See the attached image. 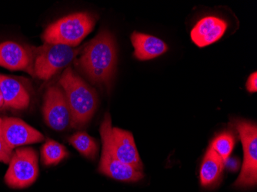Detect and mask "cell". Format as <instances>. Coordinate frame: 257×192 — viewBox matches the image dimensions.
<instances>
[{
  "mask_svg": "<svg viewBox=\"0 0 257 192\" xmlns=\"http://www.w3.org/2000/svg\"><path fill=\"white\" fill-rule=\"evenodd\" d=\"M76 65L89 80L109 88L117 63L115 39L108 30H102L93 40L82 47Z\"/></svg>",
  "mask_w": 257,
  "mask_h": 192,
  "instance_id": "obj_1",
  "label": "cell"
},
{
  "mask_svg": "<svg viewBox=\"0 0 257 192\" xmlns=\"http://www.w3.org/2000/svg\"><path fill=\"white\" fill-rule=\"evenodd\" d=\"M59 82L71 113V127L83 128L90 121L97 109L96 92L70 67L65 69Z\"/></svg>",
  "mask_w": 257,
  "mask_h": 192,
  "instance_id": "obj_2",
  "label": "cell"
},
{
  "mask_svg": "<svg viewBox=\"0 0 257 192\" xmlns=\"http://www.w3.org/2000/svg\"><path fill=\"white\" fill-rule=\"evenodd\" d=\"M96 20L89 13L66 16L50 24L44 30V43L63 44L76 48L94 29Z\"/></svg>",
  "mask_w": 257,
  "mask_h": 192,
  "instance_id": "obj_3",
  "label": "cell"
},
{
  "mask_svg": "<svg viewBox=\"0 0 257 192\" xmlns=\"http://www.w3.org/2000/svg\"><path fill=\"white\" fill-rule=\"evenodd\" d=\"M34 77L48 80L63 69H66L80 54L82 48L63 44L44 43L40 47L32 46Z\"/></svg>",
  "mask_w": 257,
  "mask_h": 192,
  "instance_id": "obj_4",
  "label": "cell"
},
{
  "mask_svg": "<svg viewBox=\"0 0 257 192\" xmlns=\"http://www.w3.org/2000/svg\"><path fill=\"white\" fill-rule=\"evenodd\" d=\"M232 125L239 133L243 148L242 169L234 186L236 187H253L257 182L256 125L245 120H233Z\"/></svg>",
  "mask_w": 257,
  "mask_h": 192,
  "instance_id": "obj_5",
  "label": "cell"
},
{
  "mask_svg": "<svg viewBox=\"0 0 257 192\" xmlns=\"http://www.w3.org/2000/svg\"><path fill=\"white\" fill-rule=\"evenodd\" d=\"M110 115L106 114L100 126L102 151L99 171L111 178L123 182H136L144 177V173L132 166L124 164L115 158L109 145V132L112 128Z\"/></svg>",
  "mask_w": 257,
  "mask_h": 192,
  "instance_id": "obj_6",
  "label": "cell"
},
{
  "mask_svg": "<svg viewBox=\"0 0 257 192\" xmlns=\"http://www.w3.org/2000/svg\"><path fill=\"white\" fill-rule=\"evenodd\" d=\"M39 175L38 154L32 148H17L9 162L5 182L12 188L28 187Z\"/></svg>",
  "mask_w": 257,
  "mask_h": 192,
  "instance_id": "obj_7",
  "label": "cell"
},
{
  "mask_svg": "<svg viewBox=\"0 0 257 192\" xmlns=\"http://www.w3.org/2000/svg\"><path fill=\"white\" fill-rule=\"evenodd\" d=\"M43 114L46 125L55 131L71 126V113L63 89L57 86L47 89L43 98Z\"/></svg>",
  "mask_w": 257,
  "mask_h": 192,
  "instance_id": "obj_8",
  "label": "cell"
},
{
  "mask_svg": "<svg viewBox=\"0 0 257 192\" xmlns=\"http://www.w3.org/2000/svg\"><path fill=\"white\" fill-rule=\"evenodd\" d=\"M109 145L112 154L119 161L143 171L144 165L131 132L119 128H111Z\"/></svg>",
  "mask_w": 257,
  "mask_h": 192,
  "instance_id": "obj_9",
  "label": "cell"
},
{
  "mask_svg": "<svg viewBox=\"0 0 257 192\" xmlns=\"http://www.w3.org/2000/svg\"><path fill=\"white\" fill-rule=\"evenodd\" d=\"M0 66L11 71H24L34 76L32 46L12 41L0 43Z\"/></svg>",
  "mask_w": 257,
  "mask_h": 192,
  "instance_id": "obj_10",
  "label": "cell"
},
{
  "mask_svg": "<svg viewBox=\"0 0 257 192\" xmlns=\"http://www.w3.org/2000/svg\"><path fill=\"white\" fill-rule=\"evenodd\" d=\"M1 126L4 139L13 151L17 147L41 142L44 139L40 131L20 118H2Z\"/></svg>",
  "mask_w": 257,
  "mask_h": 192,
  "instance_id": "obj_11",
  "label": "cell"
},
{
  "mask_svg": "<svg viewBox=\"0 0 257 192\" xmlns=\"http://www.w3.org/2000/svg\"><path fill=\"white\" fill-rule=\"evenodd\" d=\"M228 24L216 17H206L196 23L190 33L192 41L203 48L216 43L223 37Z\"/></svg>",
  "mask_w": 257,
  "mask_h": 192,
  "instance_id": "obj_12",
  "label": "cell"
},
{
  "mask_svg": "<svg viewBox=\"0 0 257 192\" xmlns=\"http://www.w3.org/2000/svg\"><path fill=\"white\" fill-rule=\"evenodd\" d=\"M0 92L2 93L4 107L23 110L30 105V93L17 78L0 74Z\"/></svg>",
  "mask_w": 257,
  "mask_h": 192,
  "instance_id": "obj_13",
  "label": "cell"
},
{
  "mask_svg": "<svg viewBox=\"0 0 257 192\" xmlns=\"http://www.w3.org/2000/svg\"><path fill=\"white\" fill-rule=\"evenodd\" d=\"M131 42L134 47V56L141 61L158 57L168 50V46L163 40L138 32L133 33Z\"/></svg>",
  "mask_w": 257,
  "mask_h": 192,
  "instance_id": "obj_14",
  "label": "cell"
},
{
  "mask_svg": "<svg viewBox=\"0 0 257 192\" xmlns=\"http://www.w3.org/2000/svg\"><path fill=\"white\" fill-rule=\"evenodd\" d=\"M225 168V161L212 148L205 154L200 171V182L205 187L216 186L220 181Z\"/></svg>",
  "mask_w": 257,
  "mask_h": 192,
  "instance_id": "obj_15",
  "label": "cell"
},
{
  "mask_svg": "<svg viewBox=\"0 0 257 192\" xmlns=\"http://www.w3.org/2000/svg\"><path fill=\"white\" fill-rule=\"evenodd\" d=\"M69 142L86 158L89 159L96 158L98 152L97 143L86 132L79 131L74 134L69 138Z\"/></svg>",
  "mask_w": 257,
  "mask_h": 192,
  "instance_id": "obj_16",
  "label": "cell"
},
{
  "mask_svg": "<svg viewBox=\"0 0 257 192\" xmlns=\"http://www.w3.org/2000/svg\"><path fill=\"white\" fill-rule=\"evenodd\" d=\"M69 155L66 148L54 140L48 139L41 148L42 161L45 165L59 164Z\"/></svg>",
  "mask_w": 257,
  "mask_h": 192,
  "instance_id": "obj_17",
  "label": "cell"
},
{
  "mask_svg": "<svg viewBox=\"0 0 257 192\" xmlns=\"http://www.w3.org/2000/svg\"><path fill=\"white\" fill-rule=\"evenodd\" d=\"M236 144V136L232 131H224L218 135L212 141L210 148H213L223 161L230 157Z\"/></svg>",
  "mask_w": 257,
  "mask_h": 192,
  "instance_id": "obj_18",
  "label": "cell"
},
{
  "mask_svg": "<svg viewBox=\"0 0 257 192\" xmlns=\"http://www.w3.org/2000/svg\"><path fill=\"white\" fill-rule=\"evenodd\" d=\"M1 125H2V118H0V162L9 164L14 151L7 145L4 139Z\"/></svg>",
  "mask_w": 257,
  "mask_h": 192,
  "instance_id": "obj_19",
  "label": "cell"
},
{
  "mask_svg": "<svg viewBox=\"0 0 257 192\" xmlns=\"http://www.w3.org/2000/svg\"><path fill=\"white\" fill-rule=\"evenodd\" d=\"M246 89L249 92H255L257 91V73L254 72L249 76L246 81Z\"/></svg>",
  "mask_w": 257,
  "mask_h": 192,
  "instance_id": "obj_20",
  "label": "cell"
},
{
  "mask_svg": "<svg viewBox=\"0 0 257 192\" xmlns=\"http://www.w3.org/2000/svg\"><path fill=\"white\" fill-rule=\"evenodd\" d=\"M225 167H227L230 171H237L239 167V161L236 158H230L229 157L226 161H225Z\"/></svg>",
  "mask_w": 257,
  "mask_h": 192,
  "instance_id": "obj_21",
  "label": "cell"
},
{
  "mask_svg": "<svg viewBox=\"0 0 257 192\" xmlns=\"http://www.w3.org/2000/svg\"><path fill=\"white\" fill-rule=\"evenodd\" d=\"M4 107V99H3L2 93L0 92V109Z\"/></svg>",
  "mask_w": 257,
  "mask_h": 192,
  "instance_id": "obj_22",
  "label": "cell"
}]
</instances>
